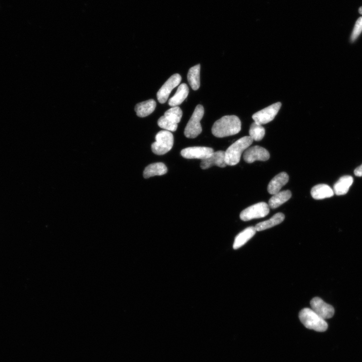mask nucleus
<instances>
[{"mask_svg":"<svg viewBox=\"0 0 362 362\" xmlns=\"http://www.w3.org/2000/svg\"><path fill=\"white\" fill-rule=\"evenodd\" d=\"M292 196V193L291 191H280L273 195L270 198L269 201V207L272 209L276 208L291 199Z\"/></svg>","mask_w":362,"mask_h":362,"instance_id":"aec40b11","label":"nucleus"},{"mask_svg":"<svg viewBox=\"0 0 362 362\" xmlns=\"http://www.w3.org/2000/svg\"><path fill=\"white\" fill-rule=\"evenodd\" d=\"M312 310L324 319H329L334 316L335 310L320 297L313 298L310 301Z\"/></svg>","mask_w":362,"mask_h":362,"instance_id":"9d476101","label":"nucleus"},{"mask_svg":"<svg viewBox=\"0 0 362 362\" xmlns=\"http://www.w3.org/2000/svg\"><path fill=\"white\" fill-rule=\"evenodd\" d=\"M181 80V76L178 74L172 76L158 91L157 99L158 102L161 104L166 103L172 91L180 84Z\"/></svg>","mask_w":362,"mask_h":362,"instance_id":"6e6552de","label":"nucleus"},{"mask_svg":"<svg viewBox=\"0 0 362 362\" xmlns=\"http://www.w3.org/2000/svg\"><path fill=\"white\" fill-rule=\"evenodd\" d=\"M359 12L360 14H362V7H361L359 9Z\"/></svg>","mask_w":362,"mask_h":362,"instance_id":"cd10ccee","label":"nucleus"},{"mask_svg":"<svg viewBox=\"0 0 362 362\" xmlns=\"http://www.w3.org/2000/svg\"><path fill=\"white\" fill-rule=\"evenodd\" d=\"M249 135L253 140L260 141L265 135V129L261 124L254 121L250 126Z\"/></svg>","mask_w":362,"mask_h":362,"instance_id":"5701e85b","label":"nucleus"},{"mask_svg":"<svg viewBox=\"0 0 362 362\" xmlns=\"http://www.w3.org/2000/svg\"><path fill=\"white\" fill-rule=\"evenodd\" d=\"M289 181V176L285 172H282L274 177L270 181L268 186V191L272 195L279 192L282 188L285 186Z\"/></svg>","mask_w":362,"mask_h":362,"instance_id":"ddd939ff","label":"nucleus"},{"mask_svg":"<svg viewBox=\"0 0 362 362\" xmlns=\"http://www.w3.org/2000/svg\"><path fill=\"white\" fill-rule=\"evenodd\" d=\"M253 141L250 136L243 137L231 144L225 152L227 165H237L240 161L242 153L250 147Z\"/></svg>","mask_w":362,"mask_h":362,"instance_id":"f03ea898","label":"nucleus"},{"mask_svg":"<svg viewBox=\"0 0 362 362\" xmlns=\"http://www.w3.org/2000/svg\"><path fill=\"white\" fill-rule=\"evenodd\" d=\"M285 219V215L282 213L275 214L270 220L259 223L255 226L257 231H263L282 223Z\"/></svg>","mask_w":362,"mask_h":362,"instance_id":"412c9836","label":"nucleus"},{"mask_svg":"<svg viewBox=\"0 0 362 362\" xmlns=\"http://www.w3.org/2000/svg\"><path fill=\"white\" fill-rule=\"evenodd\" d=\"M299 317L301 323L307 328L324 332L328 328L325 320L311 309L306 308L302 310L299 312Z\"/></svg>","mask_w":362,"mask_h":362,"instance_id":"7ed1b4c3","label":"nucleus"},{"mask_svg":"<svg viewBox=\"0 0 362 362\" xmlns=\"http://www.w3.org/2000/svg\"><path fill=\"white\" fill-rule=\"evenodd\" d=\"M353 181L354 180L352 176L342 177L334 185V190H333L334 193L339 196L346 194L353 184Z\"/></svg>","mask_w":362,"mask_h":362,"instance_id":"6ab92c4d","label":"nucleus"},{"mask_svg":"<svg viewBox=\"0 0 362 362\" xmlns=\"http://www.w3.org/2000/svg\"><path fill=\"white\" fill-rule=\"evenodd\" d=\"M362 32V17H360L357 21L353 31L351 41L354 42Z\"/></svg>","mask_w":362,"mask_h":362,"instance_id":"a878e982","label":"nucleus"},{"mask_svg":"<svg viewBox=\"0 0 362 362\" xmlns=\"http://www.w3.org/2000/svg\"><path fill=\"white\" fill-rule=\"evenodd\" d=\"M156 106L155 101L150 99L137 104L135 111L138 117H147L155 111Z\"/></svg>","mask_w":362,"mask_h":362,"instance_id":"f3484780","label":"nucleus"},{"mask_svg":"<svg viewBox=\"0 0 362 362\" xmlns=\"http://www.w3.org/2000/svg\"><path fill=\"white\" fill-rule=\"evenodd\" d=\"M270 156L269 152L265 148L254 146L245 150L243 159L245 162L251 164L256 161H266L269 160Z\"/></svg>","mask_w":362,"mask_h":362,"instance_id":"1a4fd4ad","label":"nucleus"},{"mask_svg":"<svg viewBox=\"0 0 362 362\" xmlns=\"http://www.w3.org/2000/svg\"><path fill=\"white\" fill-rule=\"evenodd\" d=\"M173 144V136L168 130H162L155 136V141L152 145L153 152L157 155H163L172 149Z\"/></svg>","mask_w":362,"mask_h":362,"instance_id":"20e7f679","label":"nucleus"},{"mask_svg":"<svg viewBox=\"0 0 362 362\" xmlns=\"http://www.w3.org/2000/svg\"><path fill=\"white\" fill-rule=\"evenodd\" d=\"M256 229L254 226H250L244 229L235 238L233 248L237 250L247 243L256 234Z\"/></svg>","mask_w":362,"mask_h":362,"instance_id":"2eb2a0df","label":"nucleus"},{"mask_svg":"<svg viewBox=\"0 0 362 362\" xmlns=\"http://www.w3.org/2000/svg\"><path fill=\"white\" fill-rule=\"evenodd\" d=\"M183 112L181 109L178 107H172L167 110L164 114V117L169 121L178 124L182 119Z\"/></svg>","mask_w":362,"mask_h":362,"instance_id":"b1692460","label":"nucleus"},{"mask_svg":"<svg viewBox=\"0 0 362 362\" xmlns=\"http://www.w3.org/2000/svg\"><path fill=\"white\" fill-rule=\"evenodd\" d=\"M167 171V168L164 164L156 163L147 166L144 170L143 176L145 179H148L155 176L165 175Z\"/></svg>","mask_w":362,"mask_h":362,"instance_id":"dca6fc26","label":"nucleus"},{"mask_svg":"<svg viewBox=\"0 0 362 362\" xmlns=\"http://www.w3.org/2000/svg\"><path fill=\"white\" fill-rule=\"evenodd\" d=\"M214 166L224 168L227 166L225 153L224 151L214 152L210 156L202 160L200 167L203 170L207 169Z\"/></svg>","mask_w":362,"mask_h":362,"instance_id":"f8f14e48","label":"nucleus"},{"mask_svg":"<svg viewBox=\"0 0 362 362\" xmlns=\"http://www.w3.org/2000/svg\"><path fill=\"white\" fill-rule=\"evenodd\" d=\"M190 93V89L186 84H182L175 94L169 101V104L171 107L178 106L181 104L187 98Z\"/></svg>","mask_w":362,"mask_h":362,"instance_id":"a211bd4d","label":"nucleus"},{"mask_svg":"<svg viewBox=\"0 0 362 362\" xmlns=\"http://www.w3.org/2000/svg\"><path fill=\"white\" fill-rule=\"evenodd\" d=\"M200 65H197L190 69L188 71L187 79L192 89L193 90H197L200 88Z\"/></svg>","mask_w":362,"mask_h":362,"instance_id":"4be33fe9","label":"nucleus"},{"mask_svg":"<svg viewBox=\"0 0 362 362\" xmlns=\"http://www.w3.org/2000/svg\"><path fill=\"white\" fill-rule=\"evenodd\" d=\"M282 106L277 103L255 113L252 117L254 121L259 124H266L271 122L277 115Z\"/></svg>","mask_w":362,"mask_h":362,"instance_id":"0eeeda50","label":"nucleus"},{"mask_svg":"<svg viewBox=\"0 0 362 362\" xmlns=\"http://www.w3.org/2000/svg\"><path fill=\"white\" fill-rule=\"evenodd\" d=\"M241 128V121L237 116H224L214 123L212 133L217 138H223L238 134Z\"/></svg>","mask_w":362,"mask_h":362,"instance_id":"f257e3e1","label":"nucleus"},{"mask_svg":"<svg viewBox=\"0 0 362 362\" xmlns=\"http://www.w3.org/2000/svg\"><path fill=\"white\" fill-rule=\"evenodd\" d=\"M214 151L212 148L202 147H190L183 149L181 153L182 156L187 159H205L210 156Z\"/></svg>","mask_w":362,"mask_h":362,"instance_id":"9b49d317","label":"nucleus"},{"mask_svg":"<svg viewBox=\"0 0 362 362\" xmlns=\"http://www.w3.org/2000/svg\"><path fill=\"white\" fill-rule=\"evenodd\" d=\"M354 173L357 177L362 176V164L355 169Z\"/></svg>","mask_w":362,"mask_h":362,"instance_id":"bb28decb","label":"nucleus"},{"mask_svg":"<svg viewBox=\"0 0 362 362\" xmlns=\"http://www.w3.org/2000/svg\"><path fill=\"white\" fill-rule=\"evenodd\" d=\"M270 212L269 205L265 202H259L244 209L240 214V219L244 222L263 218Z\"/></svg>","mask_w":362,"mask_h":362,"instance_id":"423d86ee","label":"nucleus"},{"mask_svg":"<svg viewBox=\"0 0 362 362\" xmlns=\"http://www.w3.org/2000/svg\"><path fill=\"white\" fill-rule=\"evenodd\" d=\"M334 190L328 185L318 184L314 186L311 190V195L316 200L330 198L334 195Z\"/></svg>","mask_w":362,"mask_h":362,"instance_id":"4468645a","label":"nucleus"},{"mask_svg":"<svg viewBox=\"0 0 362 362\" xmlns=\"http://www.w3.org/2000/svg\"><path fill=\"white\" fill-rule=\"evenodd\" d=\"M205 109L201 105L196 106L192 117L188 121L184 131V135L187 138H194L202 132L200 121L204 117Z\"/></svg>","mask_w":362,"mask_h":362,"instance_id":"39448f33","label":"nucleus"},{"mask_svg":"<svg viewBox=\"0 0 362 362\" xmlns=\"http://www.w3.org/2000/svg\"><path fill=\"white\" fill-rule=\"evenodd\" d=\"M157 124L161 128L169 132H174L176 131L178 128V124L169 121L164 116L159 119Z\"/></svg>","mask_w":362,"mask_h":362,"instance_id":"393cba45","label":"nucleus"}]
</instances>
